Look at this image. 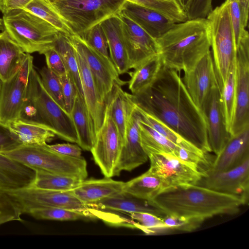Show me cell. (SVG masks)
Wrapping results in <instances>:
<instances>
[{
  "label": "cell",
  "instance_id": "cell-51",
  "mask_svg": "<svg viewBox=\"0 0 249 249\" xmlns=\"http://www.w3.org/2000/svg\"><path fill=\"white\" fill-rule=\"evenodd\" d=\"M31 0H0V11L4 14L8 11L23 8Z\"/></svg>",
  "mask_w": 249,
  "mask_h": 249
},
{
  "label": "cell",
  "instance_id": "cell-16",
  "mask_svg": "<svg viewBox=\"0 0 249 249\" xmlns=\"http://www.w3.org/2000/svg\"><path fill=\"white\" fill-rule=\"evenodd\" d=\"M203 186L220 193L240 196L245 205L249 198V158L229 170L211 172L207 170L202 180Z\"/></svg>",
  "mask_w": 249,
  "mask_h": 249
},
{
  "label": "cell",
  "instance_id": "cell-19",
  "mask_svg": "<svg viewBox=\"0 0 249 249\" xmlns=\"http://www.w3.org/2000/svg\"><path fill=\"white\" fill-rule=\"evenodd\" d=\"M201 111L206 122L208 141L212 152L217 156L231 136L225 124L218 86L212 90Z\"/></svg>",
  "mask_w": 249,
  "mask_h": 249
},
{
  "label": "cell",
  "instance_id": "cell-39",
  "mask_svg": "<svg viewBox=\"0 0 249 249\" xmlns=\"http://www.w3.org/2000/svg\"><path fill=\"white\" fill-rule=\"evenodd\" d=\"M156 11L175 23L183 21L185 14L176 0H125Z\"/></svg>",
  "mask_w": 249,
  "mask_h": 249
},
{
  "label": "cell",
  "instance_id": "cell-22",
  "mask_svg": "<svg viewBox=\"0 0 249 249\" xmlns=\"http://www.w3.org/2000/svg\"><path fill=\"white\" fill-rule=\"evenodd\" d=\"M249 158V127L231 136L208 170L216 172L229 170Z\"/></svg>",
  "mask_w": 249,
  "mask_h": 249
},
{
  "label": "cell",
  "instance_id": "cell-5",
  "mask_svg": "<svg viewBox=\"0 0 249 249\" xmlns=\"http://www.w3.org/2000/svg\"><path fill=\"white\" fill-rule=\"evenodd\" d=\"M2 154L35 170L75 177L82 180L88 177L87 163L83 157L62 155L52 149L48 144H21Z\"/></svg>",
  "mask_w": 249,
  "mask_h": 249
},
{
  "label": "cell",
  "instance_id": "cell-12",
  "mask_svg": "<svg viewBox=\"0 0 249 249\" xmlns=\"http://www.w3.org/2000/svg\"><path fill=\"white\" fill-rule=\"evenodd\" d=\"M74 47L84 56L92 73L97 89L102 99L106 101L115 84L122 86L124 82L110 58H107L90 47L80 36H68Z\"/></svg>",
  "mask_w": 249,
  "mask_h": 249
},
{
  "label": "cell",
  "instance_id": "cell-3",
  "mask_svg": "<svg viewBox=\"0 0 249 249\" xmlns=\"http://www.w3.org/2000/svg\"><path fill=\"white\" fill-rule=\"evenodd\" d=\"M156 39L164 67L189 71L211 51L209 21L196 18L176 23Z\"/></svg>",
  "mask_w": 249,
  "mask_h": 249
},
{
  "label": "cell",
  "instance_id": "cell-25",
  "mask_svg": "<svg viewBox=\"0 0 249 249\" xmlns=\"http://www.w3.org/2000/svg\"><path fill=\"white\" fill-rule=\"evenodd\" d=\"M96 208L108 210L132 213H150L161 218L165 214L150 200L140 198L123 192L122 193L102 199L96 203Z\"/></svg>",
  "mask_w": 249,
  "mask_h": 249
},
{
  "label": "cell",
  "instance_id": "cell-37",
  "mask_svg": "<svg viewBox=\"0 0 249 249\" xmlns=\"http://www.w3.org/2000/svg\"><path fill=\"white\" fill-rule=\"evenodd\" d=\"M135 107L141 114L143 122L176 145L198 154H207L184 139L165 124L143 110L136 104L135 102Z\"/></svg>",
  "mask_w": 249,
  "mask_h": 249
},
{
  "label": "cell",
  "instance_id": "cell-26",
  "mask_svg": "<svg viewBox=\"0 0 249 249\" xmlns=\"http://www.w3.org/2000/svg\"><path fill=\"white\" fill-rule=\"evenodd\" d=\"M121 87L118 84L114 85L106 105L124 143L127 123L134 108L135 102L133 95L124 91Z\"/></svg>",
  "mask_w": 249,
  "mask_h": 249
},
{
  "label": "cell",
  "instance_id": "cell-13",
  "mask_svg": "<svg viewBox=\"0 0 249 249\" xmlns=\"http://www.w3.org/2000/svg\"><path fill=\"white\" fill-rule=\"evenodd\" d=\"M235 58L236 102L230 130L231 136L249 127V37L236 47Z\"/></svg>",
  "mask_w": 249,
  "mask_h": 249
},
{
  "label": "cell",
  "instance_id": "cell-50",
  "mask_svg": "<svg viewBox=\"0 0 249 249\" xmlns=\"http://www.w3.org/2000/svg\"><path fill=\"white\" fill-rule=\"evenodd\" d=\"M49 145L52 149L62 155L78 158L82 157L81 148L78 144L67 143Z\"/></svg>",
  "mask_w": 249,
  "mask_h": 249
},
{
  "label": "cell",
  "instance_id": "cell-40",
  "mask_svg": "<svg viewBox=\"0 0 249 249\" xmlns=\"http://www.w3.org/2000/svg\"><path fill=\"white\" fill-rule=\"evenodd\" d=\"M131 218L136 221L135 228L147 234H157L172 231L164 223L162 218L147 213H132Z\"/></svg>",
  "mask_w": 249,
  "mask_h": 249
},
{
  "label": "cell",
  "instance_id": "cell-47",
  "mask_svg": "<svg viewBox=\"0 0 249 249\" xmlns=\"http://www.w3.org/2000/svg\"><path fill=\"white\" fill-rule=\"evenodd\" d=\"M212 9V0H191L185 12L188 19L206 18Z\"/></svg>",
  "mask_w": 249,
  "mask_h": 249
},
{
  "label": "cell",
  "instance_id": "cell-18",
  "mask_svg": "<svg viewBox=\"0 0 249 249\" xmlns=\"http://www.w3.org/2000/svg\"><path fill=\"white\" fill-rule=\"evenodd\" d=\"M141 119V114L134 106L127 123L124 140L114 176H119L122 171H131L148 160L141 143L139 124Z\"/></svg>",
  "mask_w": 249,
  "mask_h": 249
},
{
  "label": "cell",
  "instance_id": "cell-15",
  "mask_svg": "<svg viewBox=\"0 0 249 249\" xmlns=\"http://www.w3.org/2000/svg\"><path fill=\"white\" fill-rule=\"evenodd\" d=\"M129 69H136L149 58L160 54L157 39L125 16L118 14Z\"/></svg>",
  "mask_w": 249,
  "mask_h": 249
},
{
  "label": "cell",
  "instance_id": "cell-33",
  "mask_svg": "<svg viewBox=\"0 0 249 249\" xmlns=\"http://www.w3.org/2000/svg\"><path fill=\"white\" fill-rule=\"evenodd\" d=\"M139 126L141 145L148 157L151 154L162 153L175 156L178 146L165 138L142 119Z\"/></svg>",
  "mask_w": 249,
  "mask_h": 249
},
{
  "label": "cell",
  "instance_id": "cell-28",
  "mask_svg": "<svg viewBox=\"0 0 249 249\" xmlns=\"http://www.w3.org/2000/svg\"><path fill=\"white\" fill-rule=\"evenodd\" d=\"M25 54L4 30L0 32V80L2 82L17 71Z\"/></svg>",
  "mask_w": 249,
  "mask_h": 249
},
{
  "label": "cell",
  "instance_id": "cell-34",
  "mask_svg": "<svg viewBox=\"0 0 249 249\" xmlns=\"http://www.w3.org/2000/svg\"><path fill=\"white\" fill-rule=\"evenodd\" d=\"M27 214L37 219L59 221L91 220L97 218L94 209L75 210L57 207H41L32 209Z\"/></svg>",
  "mask_w": 249,
  "mask_h": 249
},
{
  "label": "cell",
  "instance_id": "cell-29",
  "mask_svg": "<svg viewBox=\"0 0 249 249\" xmlns=\"http://www.w3.org/2000/svg\"><path fill=\"white\" fill-rule=\"evenodd\" d=\"M163 65L159 54L146 60L130 72L128 89L132 94L138 95L148 89L156 79Z\"/></svg>",
  "mask_w": 249,
  "mask_h": 249
},
{
  "label": "cell",
  "instance_id": "cell-45",
  "mask_svg": "<svg viewBox=\"0 0 249 249\" xmlns=\"http://www.w3.org/2000/svg\"><path fill=\"white\" fill-rule=\"evenodd\" d=\"M162 218L165 225L172 231L187 232L195 230L204 221L199 219L185 218L172 215H165Z\"/></svg>",
  "mask_w": 249,
  "mask_h": 249
},
{
  "label": "cell",
  "instance_id": "cell-2",
  "mask_svg": "<svg viewBox=\"0 0 249 249\" xmlns=\"http://www.w3.org/2000/svg\"><path fill=\"white\" fill-rule=\"evenodd\" d=\"M151 202L165 215L203 221L217 215L236 214L241 206L245 205L239 196L220 193L197 184L165 189Z\"/></svg>",
  "mask_w": 249,
  "mask_h": 249
},
{
  "label": "cell",
  "instance_id": "cell-49",
  "mask_svg": "<svg viewBox=\"0 0 249 249\" xmlns=\"http://www.w3.org/2000/svg\"><path fill=\"white\" fill-rule=\"evenodd\" d=\"M21 144L7 125L0 122V153L9 151Z\"/></svg>",
  "mask_w": 249,
  "mask_h": 249
},
{
  "label": "cell",
  "instance_id": "cell-4",
  "mask_svg": "<svg viewBox=\"0 0 249 249\" xmlns=\"http://www.w3.org/2000/svg\"><path fill=\"white\" fill-rule=\"evenodd\" d=\"M4 30L25 53L40 54L52 47L59 32L48 22L23 8L3 14Z\"/></svg>",
  "mask_w": 249,
  "mask_h": 249
},
{
  "label": "cell",
  "instance_id": "cell-6",
  "mask_svg": "<svg viewBox=\"0 0 249 249\" xmlns=\"http://www.w3.org/2000/svg\"><path fill=\"white\" fill-rule=\"evenodd\" d=\"M206 18L210 23L211 51L221 93L236 51L228 1L226 0L213 9Z\"/></svg>",
  "mask_w": 249,
  "mask_h": 249
},
{
  "label": "cell",
  "instance_id": "cell-36",
  "mask_svg": "<svg viewBox=\"0 0 249 249\" xmlns=\"http://www.w3.org/2000/svg\"><path fill=\"white\" fill-rule=\"evenodd\" d=\"M23 9L48 22L59 32L67 36L73 35L64 20L49 0H31Z\"/></svg>",
  "mask_w": 249,
  "mask_h": 249
},
{
  "label": "cell",
  "instance_id": "cell-48",
  "mask_svg": "<svg viewBox=\"0 0 249 249\" xmlns=\"http://www.w3.org/2000/svg\"><path fill=\"white\" fill-rule=\"evenodd\" d=\"M47 67L58 77L66 73L63 59L59 53L53 46L44 51Z\"/></svg>",
  "mask_w": 249,
  "mask_h": 249
},
{
  "label": "cell",
  "instance_id": "cell-31",
  "mask_svg": "<svg viewBox=\"0 0 249 249\" xmlns=\"http://www.w3.org/2000/svg\"><path fill=\"white\" fill-rule=\"evenodd\" d=\"M53 47L61 55L66 72L73 82L78 95L84 101L75 51L68 36L59 32Z\"/></svg>",
  "mask_w": 249,
  "mask_h": 249
},
{
  "label": "cell",
  "instance_id": "cell-21",
  "mask_svg": "<svg viewBox=\"0 0 249 249\" xmlns=\"http://www.w3.org/2000/svg\"><path fill=\"white\" fill-rule=\"evenodd\" d=\"M120 13L130 18L156 39L176 23L156 11L128 0H125Z\"/></svg>",
  "mask_w": 249,
  "mask_h": 249
},
{
  "label": "cell",
  "instance_id": "cell-14",
  "mask_svg": "<svg viewBox=\"0 0 249 249\" xmlns=\"http://www.w3.org/2000/svg\"><path fill=\"white\" fill-rule=\"evenodd\" d=\"M123 144L118 129L106 104L104 121L90 151L105 177H114Z\"/></svg>",
  "mask_w": 249,
  "mask_h": 249
},
{
  "label": "cell",
  "instance_id": "cell-54",
  "mask_svg": "<svg viewBox=\"0 0 249 249\" xmlns=\"http://www.w3.org/2000/svg\"><path fill=\"white\" fill-rule=\"evenodd\" d=\"M49 0V1H51V2H52V1H53V0Z\"/></svg>",
  "mask_w": 249,
  "mask_h": 249
},
{
  "label": "cell",
  "instance_id": "cell-17",
  "mask_svg": "<svg viewBox=\"0 0 249 249\" xmlns=\"http://www.w3.org/2000/svg\"><path fill=\"white\" fill-rule=\"evenodd\" d=\"M181 79L192 100L202 110L212 90L218 86L211 51L192 70L184 72Z\"/></svg>",
  "mask_w": 249,
  "mask_h": 249
},
{
  "label": "cell",
  "instance_id": "cell-27",
  "mask_svg": "<svg viewBox=\"0 0 249 249\" xmlns=\"http://www.w3.org/2000/svg\"><path fill=\"white\" fill-rule=\"evenodd\" d=\"M21 144L43 145L56 136L54 131L42 123L18 118L7 124Z\"/></svg>",
  "mask_w": 249,
  "mask_h": 249
},
{
  "label": "cell",
  "instance_id": "cell-38",
  "mask_svg": "<svg viewBox=\"0 0 249 249\" xmlns=\"http://www.w3.org/2000/svg\"><path fill=\"white\" fill-rule=\"evenodd\" d=\"M235 77L236 58L235 57L231 64L227 78L220 93L225 124L229 132L235 107Z\"/></svg>",
  "mask_w": 249,
  "mask_h": 249
},
{
  "label": "cell",
  "instance_id": "cell-23",
  "mask_svg": "<svg viewBox=\"0 0 249 249\" xmlns=\"http://www.w3.org/2000/svg\"><path fill=\"white\" fill-rule=\"evenodd\" d=\"M124 182L114 180L111 178L84 179L70 190L82 202L93 205L97 202L123 192Z\"/></svg>",
  "mask_w": 249,
  "mask_h": 249
},
{
  "label": "cell",
  "instance_id": "cell-32",
  "mask_svg": "<svg viewBox=\"0 0 249 249\" xmlns=\"http://www.w3.org/2000/svg\"><path fill=\"white\" fill-rule=\"evenodd\" d=\"M73 123L77 137V144L83 149L90 151L94 138L88 112L85 101L77 95L70 114Z\"/></svg>",
  "mask_w": 249,
  "mask_h": 249
},
{
  "label": "cell",
  "instance_id": "cell-24",
  "mask_svg": "<svg viewBox=\"0 0 249 249\" xmlns=\"http://www.w3.org/2000/svg\"><path fill=\"white\" fill-rule=\"evenodd\" d=\"M100 24L107 39L110 57L118 73L120 75L127 72L130 69L129 60L118 14L105 20Z\"/></svg>",
  "mask_w": 249,
  "mask_h": 249
},
{
  "label": "cell",
  "instance_id": "cell-11",
  "mask_svg": "<svg viewBox=\"0 0 249 249\" xmlns=\"http://www.w3.org/2000/svg\"><path fill=\"white\" fill-rule=\"evenodd\" d=\"M15 201L22 214L41 207H57L75 210L95 209V205L86 204L75 196L71 191H57L27 187L6 192Z\"/></svg>",
  "mask_w": 249,
  "mask_h": 249
},
{
  "label": "cell",
  "instance_id": "cell-1",
  "mask_svg": "<svg viewBox=\"0 0 249 249\" xmlns=\"http://www.w3.org/2000/svg\"><path fill=\"white\" fill-rule=\"evenodd\" d=\"M180 72L163 65L154 83L133 95L136 104L204 153L212 152L203 113L187 90Z\"/></svg>",
  "mask_w": 249,
  "mask_h": 249
},
{
  "label": "cell",
  "instance_id": "cell-7",
  "mask_svg": "<svg viewBox=\"0 0 249 249\" xmlns=\"http://www.w3.org/2000/svg\"><path fill=\"white\" fill-rule=\"evenodd\" d=\"M125 1V0H53L51 2L73 35L80 36L94 26L119 14Z\"/></svg>",
  "mask_w": 249,
  "mask_h": 249
},
{
  "label": "cell",
  "instance_id": "cell-53",
  "mask_svg": "<svg viewBox=\"0 0 249 249\" xmlns=\"http://www.w3.org/2000/svg\"><path fill=\"white\" fill-rule=\"evenodd\" d=\"M2 85V82L0 80V90H1Z\"/></svg>",
  "mask_w": 249,
  "mask_h": 249
},
{
  "label": "cell",
  "instance_id": "cell-43",
  "mask_svg": "<svg viewBox=\"0 0 249 249\" xmlns=\"http://www.w3.org/2000/svg\"><path fill=\"white\" fill-rule=\"evenodd\" d=\"M80 36L94 50L104 56L110 58L107 39L100 24L94 26Z\"/></svg>",
  "mask_w": 249,
  "mask_h": 249
},
{
  "label": "cell",
  "instance_id": "cell-46",
  "mask_svg": "<svg viewBox=\"0 0 249 249\" xmlns=\"http://www.w3.org/2000/svg\"><path fill=\"white\" fill-rule=\"evenodd\" d=\"M61 85L65 110L70 114L74 101L78 95L76 88L68 74L66 73L59 76Z\"/></svg>",
  "mask_w": 249,
  "mask_h": 249
},
{
  "label": "cell",
  "instance_id": "cell-52",
  "mask_svg": "<svg viewBox=\"0 0 249 249\" xmlns=\"http://www.w3.org/2000/svg\"><path fill=\"white\" fill-rule=\"evenodd\" d=\"M180 7L185 11L191 0H176Z\"/></svg>",
  "mask_w": 249,
  "mask_h": 249
},
{
  "label": "cell",
  "instance_id": "cell-8",
  "mask_svg": "<svg viewBox=\"0 0 249 249\" xmlns=\"http://www.w3.org/2000/svg\"><path fill=\"white\" fill-rule=\"evenodd\" d=\"M27 94L36 108L37 122L51 127L60 139L77 144V133L70 114L47 93L34 67L30 74Z\"/></svg>",
  "mask_w": 249,
  "mask_h": 249
},
{
  "label": "cell",
  "instance_id": "cell-41",
  "mask_svg": "<svg viewBox=\"0 0 249 249\" xmlns=\"http://www.w3.org/2000/svg\"><path fill=\"white\" fill-rule=\"evenodd\" d=\"M229 4L231 24L234 35L236 47L246 37H249L246 30L249 17L246 16L239 0H226Z\"/></svg>",
  "mask_w": 249,
  "mask_h": 249
},
{
  "label": "cell",
  "instance_id": "cell-20",
  "mask_svg": "<svg viewBox=\"0 0 249 249\" xmlns=\"http://www.w3.org/2000/svg\"><path fill=\"white\" fill-rule=\"evenodd\" d=\"M74 50L84 101L94 141L96 135L102 127L104 121L106 102L102 99L98 92L92 73L84 56L76 50Z\"/></svg>",
  "mask_w": 249,
  "mask_h": 249
},
{
  "label": "cell",
  "instance_id": "cell-42",
  "mask_svg": "<svg viewBox=\"0 0 249 249\" xmlns=\"http://www.w3.org/2000/svg\"><path fill=\"white\" fill-rule=\"evenodd\" d=\"M39 75L42 85L47 93L57 104L65 110L62 87L59 77L47 66L43 67L39 71Z\"/></svg>",
  "mask_w": 249,
  "mask_h": 249
},
{
  "label": "cell",
  "instance_id": "cell-9",
  "mask_svg": "<svg viewBox=\"0 0 249 249\" xmlns=\"http://www.w3.org/2000/svg\"><path fill=\"white\" fill-rule=\"evenodd\" d=\"M34 67L33 57L26 53L17 71L2 82L0 92V122L7 124L19 118L27 93L29 81Z\"/></svg>",
  "mask_w": 249,
  "mask_h": 249
},
{
  "label": "cell",
  "instance_id": "cell-44",
  "mask_svg": "<svg viewBox=\"0 0 249 249\" xmlns=\"http://www.w3.org/2000/svg\"><path fill=\"white\" fill-rule=\"evenodd\" d=\"M21 214L18 205L9 194L0 190V226L9 222L21 221Z\"/></svg>",
  "mask_w": 249,
  "mask_h": 249
},
{
  "label": "cell",
  "instance_id": "cell-30",
  "mask_svg": "<svg viewBox=\"0 0 249 249\" xmlns=\"http://www.w3.org/2000/svg\"><path fill=\"white\" fill-rule=\"evenodd\" d=\"M164 190L160 179L149 169L141 175L124 182L123 186L124 192L150 201Z\"/></svg>",
  "mask_w": 249,
  "mask_h": 249
},
{
  "label": "cell",
  "instance_id": "cell-35",
  "mask_svg": "<svg viewBox=\"0 0 249 249\" xmlns=\"http://www.w3.org/2000/svg\"><path fill=\"white\" fill-rule=\"evenodd\" d=\"M35 179L30 187L57 191H70L82 180L78 178L35 170Z\"/></svg>",
  "mask_w": 249,
  "mask_h": 249
},
{
  "label": "cell",
  "instance_id": "cell-10",
  "mask_svg": "<svg viewBox=\"0 0 249 249\" xmlns=\"http://www.w3.org/2000/svg\"><path fill=\"white\" fill-rule=\"evenodd\" d=\"M148 157L150 163L149 169L160 179L164 190L184 185L197 184L206 176V171L173 155L151 154Z\"/></svg>",
  "mask_w": 249,
  "mask_h": 249
}]
</instances>
